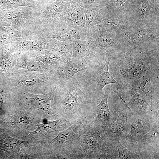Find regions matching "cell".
<instances>
[{
	"instance_id": "21",
	"label": "cell",
	"mask_w": 159,
	"mask_h": 159,
	"mask_svg": "<svg viewBox=\"0 0 159 159\" xmlns=\"http://www.w3.org/2000/svg\"><path fill=\"white\" fill-rule=\"evenodd\" d=\"M84 9L86 19L85 29L89 37L102 29L107 14L102 6Z\"/></svg>"
},
{
	"instance_id": "29",
	"label": "cell",
	"mask_w": 159,
	"mask_h": 159,
	"mask_svg": "<svg viewBox=\"0 0 159 159\" xmlns=\"http://www.w3.org/2000/svg\"><path fill=\"white\" fill-rule=\"evenodd\" d=\"M117 146L119 159H157L159 152L144 150L132 152L124 146L117 139L113 140Z\"/></svg>"
},
{
	"instance_id": "12",
	"label": "cell",
	"mask_w": 159,
	"mask_h": 159,
	"mask_svg": "<svg viewBox=\"0 0 159 159\" xmlns=\"http://www.w3.org/2000/svg\"><path fill=\"white\" fill-rule=\"evenodd\" d=\"M53 73L52 72L27 73L14 76L13 79L8 77L6 78L15 86L27 89L37 87L45 94L57 87L53 79Z\"/></svg>"
},
{
	"instance_id": "38",
	"label": "cell",
	"mask_w": 159,
	"mask_h": 159,
	"mask_svg": "<svg viewBox=\"0 0 159 159\" xmlns=\"http://www.w3.org/2000/svg\"><path fill=\"white\" fill-rule=\"evenodd\" d=\"M48 1H49L50 0H47Z\"/></svg>"
},
{
	"instance_id": "17",
	"label": "cell",
	"mask_w": 159,
	"mask_h": 159,
	"mask_svg": "<svg viewBox=\"0 0 159 159\" xmlns=\"http://www.w3.org/2000/svg\"><path fill=\"white\" fill-rule=\"evenodd\" d=\"M49 39L38 33L31 31L26 33L15 43L19 51L27 50L40 52L45 49Z\"/></svg>"
},
{
	"instance_id": "30",
	"label": "cell",
	"mask_w": 159,
	"mask_h": 159,
	"mask_svg": "<svg viewBox=\"0 0 159 159\" xmlns=\"http://www.w3.org/2000/svg\"><path fill=\"white\" fill-rule=\"evenodd\" d=\"M47 4L41 0H0V10L26 6L43 11Z\"/></svg>"
},
{
	"instance_id": "15",
	"label": "cell",
	"mask_w": 159,
	"mask_h": 159,
	"mask_svg": "<svg viewBox=\"0 0 159 159\" xmlns=\"http://www.w3.org/2000/svg\"><path fill=\"white\" fill-rule=\"evenodd\" d=\"M87 41L89 49L99 54L105 53L112 46H118L115 33L103 29L97 31L89 37Z\"/></svg>"
},
{
	"instance_id": "16",
	"label": "cell",
	"mask_w": 159,
	"mask_h": 159,
	"mask_svg": "<svg viewBox=\"0 0 159 159\" xmlns=\"http://www.w3.org/2000/svg\"><path fill=\"white\" fill-rule=\"evenodd\" d=\"M118 116L115 122L108 125V137L112 140L117 139L119 141L123 138L129 132L131 122L127 119L129 111L127 107L123 102L118 110Z\"/></svg>"
},
{
	"instance_id": "26",
	"label": "cell",
	"mask_w": 159,
	"mask_h": 159,
	"mask_svg": "<svg viewBox=\"0 0 159 159\" xmlns=\"http://www.w3.org/2000/svg\"><path fill=\"white\" fill-rule=\"evenodd\" d=\"M135 25V23L128 16L125 17L117 16L113 18L107 16L104 21L102 29L116 32L128 29Z\"/></svg>"
},
{
	"instance_id": "28",
	"label": "cell",
	"mask_w": 159,
	"mask_h": 159,
	"mask_svg": "<svg viewBox=\"0 0 159 159\" xmlns=\"http://www.w3.org/2000/svg\"><path fill=\"white\" fill-rule=\"evenodd\" d=\"M37 55L50 72L55 70L67 61V59L59 53L46 49L37 52Z\"/></svg>"
},
{
	"instance_id": "31",
	"label": "cell",
	"mask_w": 159,
	"mask_h": 159,
	"mask_svg": "<svg viewBox=\"0 0 159 159\" xmlns=\"http://www.w3.org/2000/svg\"><path fill=\"white\" fill-rule=\"evenodd\" d=\"M45 49L56 51L69 60L72 53V39L61 41L55 38H49Z\"/></svg>"
},
{
	"instance_id": "5",
	"label": "cell",
	"mask_w": 159,
	"mask_h": 159,
	"mask_svg": "<svg viewBox=\"0 0 159 159\" xmlns=\"http://www.w3.org/2000/svg\"><path fill=\"white\" fill-rule=\"evenodd\" d=\"M95 123L94 114L79 120L46 143L51 154L59 159H71L80 137Z\"/></svg>"
},
{
	"instance_id": "7",
	"label": "cell",
	"mask_w": 159,
	"mask_h": 159,
	"mask_svg": "<svg viewBox=\"0 0 159 159\" xmlns=\"http://www.w3.org/2000/svg\"><path fill=\"white\" fill-rule=\"evenodd\" d=\"M115 34L118 47L137 48L147 42L158 39V26L153 22L137 24Z\"/></svg>"
},
{
	"instance_id": "14",
	"label": "cell",
	"mask_w": 159,
	"mask_h": 159,
	"mask_svg": "<svg viewBox=\"0 0 159 159\" xmlns=\"http://www.w3.org/2000/svg\"><path fill=\"white\" fill-rule=\"evenodd\" d=\"M72 53L70 60L84 66L87 69L93 64L100 55L89 48L87 41L79 39H72Z\"/></svg>"
},
{
	"instance_id": "20",
	"label": "cell",
	"mask_w": 159,
	"mask_h": 159,
	"mask_svg": "<svg viewBox=\"0 0 159 159\" xmlns=\"http://www.w3.org/2000/svg\"><path fill=\"white\" fill-rule=\"evenodd\" d=\"M16 62L18 67L26 69L29 72L41 73L50 72L38 58L36 52L27 50L19 51Z\"/></svg>"
},
{
	"instance_id": "3",
	"label": "cell",
	"mask_w": 159,
	"mask_h": 159,
	"mask_svg": "<svg viewBox=\"0 0 159 159\" xmlns=\"http://www.w3.org/2000/svg\"><path fill=\"white\" fill-rule=\"evenodd\" d=\"M112 55L107 50L93 64L73 77L80 89L96 104L103 96L105 87L111 84L120 85L109 71Z\"/></svg>"
},
{
	"instance_id": "10",
	"label": "cell",
	"mask_w": 159,
	"mask_h": 159,
	"mask_svg": "<svg viewBox=\"0 0 159 159\" xmlns=\"http://www.w3.org/2000/svg\"><path fill=\"white\" fill-rule=\"evenodd\" d=\"M116 88L121 95L120 99L136 115L144 116L148 115L159 117V111L151 106L146 98L138 93L136 87L130 84L120 85Z\"/></svg>"
},
{
	"instance_id": "22",
	"label": "cell",
	"mask_w": 159,
	"mask_h": 159,
	"mask_svg": "<svg viewBox=\"0 0 159 159\" xmlns=\"http://www.w3.org/2000/svg\"><path fill=\"white\" fill-rule=\"evenodd\" d=\"M153 75L150 72H147L142 77L130 84L140 90L148 101L150 104L159 111V97L155 91V87L152 83L150 76Z\"/></svg>"
},
{
	"instance_id": "37",
	"label": "cell",
	"mask_w": 159,
	"mask_h": 159,
	"mask_svg": "<svg viewBox=\"0 0 159 159\" xmlns=\"http://www.w3.org/2000/svg\"><path fill=\"white\" fill-rule=\"evenodd\" d=\"M44 2L48 3V1L47 0H41Z\"/></svg>"
},
{
	"instance_id": "23",
	"label": "cell",
	"mask_w": 159,
	"mask_h": 159,
	"mask_svg": "<svg viewBox=\"0 0 159 159\" xmlns=\"http://www.w3.org/2000/svg\"><path fill=\"white\" fill-rule=\"evenodd\" d=\"M86 69L83 65L77 64L70 60L58 67L54 72L53 78L59 88L62 87L65 82L72 79L79 72Z\"/></svg>"
},
{
	"instance_id": "36",
	"label": "cell",
	"mask_w": 159,
	"mask_h": 159,
	"mask_svg": "<svg viewBox=\"0 0 159 159\" xmlns=\"http://www.w3.org/2000/svg\"><path fill=\"white\" fill-rule=\"evenodd\" d=\"M130 1V0H112V3L116 8L120 9L125 7Z\"/></svg>"
},
{
	"instance_id": "19",
	"label": "cell",
	"mask_w": 159,
	"mask_h": 159,
	"mask_svg": "<svg viewBox=\"0 0 159 159\" xmlns=\"http://www.w3.org/2000/svg\"><path fill=\"white\" fill-rule=\"evenodd\" d=\"M41 35L47 38H55L61 41H66L73 39L87 41L88 38L85 28L68 25L62 28L42 33Z\"/></svg>"
},
{
	"instance_id": "35",
	"label": "cell",
	"mask_w": 159,
	"mask_h": 159,
	"mask_svg": "<svg viewBox=\"0 0 159 159\" xmlns=\"http://www.w3.org/2000/svg\"><path fill=\"white\" fill-rule=\"evenodd\" d=\"M77 2L83 8L102 6L103 0H73Z\"/></svg>"
},
{
	"instance_id": "2",
	"label": "cell",
	"mask_w": 159,
	"mask_h": 159,
	"mask_svg": "<svg viewBox=\"0 0 159 159\" xmlns=\"http://www.w3.org/2000/svg\"><path fill=\"white\" fill-rule=\"evenodd\" d=\"M54 100L61 117L74 122L94 114L97 105L80 89L73 77L56 90Z\"/></svg>"
},
{
	"instance_id": "24",
	"label": "cell",
	"mask_w": 159,
	"mask_h": 159,
	"mask_svg": "<svg viewBox=\"0 0 159 159\" xmlns=\"http://www.w3.org/2000/svg\"><path fill=\"white\" fill-rule=\"evenodd\" d=\"M64 17L66 22L69 25L85 27L86 19L84 9L73 0L68 1Z\"/></svg>"
},
{
	"instance_id": "6",
	"label": "cell",
	"mask_w": 159,
	"mask_h": 159,
	"mask_svg": "<svg viewBox=\"0 0 159 159\" xmlns=\"http://www.w3.org/2000/svg\"><path fill=\"white\" fill-rule=\"evenodd\" d=\"M108 126L95 124L80 138L72 159H96L104 140L108 137Z\"/></svg>"
},
{
	"instance_id": "34",
	"label": "cell",
	"mask_w": 159,
	"mask_h": 159,
	"mask_svg": "<svg viewBox=\"0 0 159 159\" xmlns=\"http://www.w3.org/2000/svg\"><path fill=\"white\" fill-rule=\"evenodd\" d=\"M5 87L4 78L0 79V118L4 116L6 113L7 95Z\"/></svg>"
},
{
	"instance_id": "33",
	"label": "cell",
	"mask_w": 159,
	"mask_h": 159,
	"mask_svg": "<svg viewBox=\"0 0 159 159\" xmlns=\"http://www.w3.org/2000/svg\"><path fill=\"white\" fill-rule=\"evenodd\" d=\"M96 159H119L118 149L113 140L108 137L105 139Z\"/></svg>"
},
{
	"instance_id": "25",
	"label": "cell",
	"mask_w": 159,
	"mask_h": 159,
	"mask_svg": "<svg viewBox=\"0 0 159 159\" xmlns=\"http://www.w3.org/2000/svg\"><path fill=\"white\" fill-rule=\"evenodd\" d=\"M104 94L101 101L95 109V120L98 124L104 126L112 125L113 122L112 115L109 110L108 99L110 91L109 86L105 87Z\"/></svg>"
},
{
	"instance_id": "32",
	"label": "cell",
	"mask_w": 159,
	"mask_h": 159,
	"mask_svg": "<svg viewBox=\"0 0 159 159\" xmlns=\"http://www.w3.org/2000/svg\"><path fill=\"white\" fill-rule=\"evenodd\" d=\"M25 33L24 30H19L10 26H0V47L16 41Z\"/></svg>"
},
{
	"instance_id": "27",
	"label": "cell",
	"mask_w": 159,
	"mask_h": 159,
	"mask_svg": "<svg viewBox=\"0 0 159 159\" xmlns=\"http://www.w3.org/2000/svg\"><path fill=\"white\" fill-rule=\"evenodd\" d=\"M31 142L20 140L8 135L0 137V149L11 155L18 156L21 158V149L31 145Z\"/></svg>"
},
{
	"instance_id": "13",
	"label": "cell",
	"mask_w": 159,
	"mask_h": 159,
	"mask_svg": "<svg viewBox=\"0 0 159 159\" xmlns=\"http://www.w3.org/2000/svg\"><path fill=\"white\" fill-rule=\"evenodd\" d=\"M74 122L62 117L53 120L43 119L41 122L37 124L36 129L30 132L32 134H37L42 144L45 143Z\"/></svg>"
},
{
	"instance_id": "11",
	"label": "cell",
	"mask_w": 159,
	"mask_h": 159,
	"mask_svg": "<svg viewBox=\"0 0 159 159\" xmlns=\"http://www.w3.org/2000/svg\"><path fill=\"white\" fill-rule=\"evenodd\" d=\"M56 90L39 95L24 92L22 94L26 105L37 112L43 119L53 120L61 118L54 102Z\"/></svg>"
},
{
	"instance_id": "1",
	"label": "cell",
	"mask_w": 159,
	"mask_h": 159,
	"mask_svg": "<svg viewBox=\"0 0 159 159\" xmlns=\"http://www.w3.org/2000/svg\"><path fill=\"white\" fill-rule=\"evenodd\" d=\"M119 52L112 54L109 72L119 85L130 84L148 71L158 77V49L118 47Z\"/></svg>"
},
{
	"instance_id": "9",
	"label": "cell",
	"mask_w": 159,
	"mask_h": 159,
	"mask_svg": "<svg viewBox=\"0 0 159 159\" xmlns=\"http://www.w3.org/2000/svg\"><path fill=\"white\" fill-rule=\"evenodd\" d=\"M37 10L26 6L0 10V26L11 27L19 30L29 29L36 25Z\"/></svg>"
},
{
	"instance_id": "18",
	"label": "cell",
	"mask_w": 159,
	"mask_h": 159,
	"mask_svg": "<svg viewBox=\"0 0 159 159\" xmlns=\"http://www.w3.org/2000/svg\"><path fill=\"white\" fill-rule=\"evenodd\" d=\"M43 120L36 119L24 111H21L8 116L4 120V122L8 127L14 130L26 132L36 128L37 124Z\"/></svg>"
},
{
	"instance_id": "4",
	"label": "cell",
	"mask_w": 159,
	"mask_h": 159,
	"mask_svg": "<svg viewBox=\"0 0 159 159\" xmlns=\"http://www.w3.org/2000/svg\"><path fill=\"white\" fill-rule=\"evenodd\" d=\"M132 116L130 130L120 140L121 143L129 150L135 152L149 146L159 148V117L148 115Z\"/></svg>"
},
{
	"instance_id": "8",
	"label": "cell",
	"mask_w": 159,
	"mask_h": 159,
	"mask_svg": "<svg viewBox=\"0 0 159 159\" xmlns=\"http://www.w3.org/2000/svg\"><path fill=\"white\" fill-rule=\"evenodd\" d=\"M69 0H50L44 9L36 14V26L42 34L68 25L64 14Z\"/></svg>"
}]
</instances>
